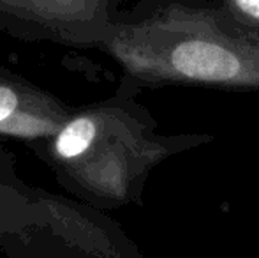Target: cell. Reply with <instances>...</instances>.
<instances>
[{"label": "cell", "instance_id": "1", "mask_svg": "<svg viewBox=\"0 0 259 258\" xmlns=\"http://www.w3.org/2000/svg\"><path fill=\"white\" fill-rule=\"evenodd\" d=\"M136 82L259 94V35L213 0H141L109 39Z\"/></svg>", "mask_w": 259, "mask_h": 258}, {"label": "cell", "instance_id": "2", "mask_svg": "<svg viewBox=\"0 0 259 258\" xmlns=\"http://www.w3.org/2000/svg\"><path fill=\"white\" fill-rule=\"evenodd\" d=\"M99 121L90 115L76 117L58 133L55 149L62 158H78L94 145L99 134Z\"/></svg>", "mask_w": 259, "mask_h": 258}, {"label": "cell", "instance_id": "3", "mask_svg": "<svg viewBox=\"0 0 259 258\" xmlns=\"http://www.w3.org/2000/svg\"><path fill=\"white\" fill-rule=\"evenodd\" d=\"M236 27L259 35V0H213Z\"/></svg>", "mask_w": 259, "mask_h": 258}, {"label": "cell", "instance_id": "4", "mask_svg": "<svg viewBox=\"0 0 259 258\" xmlns=\"http://www.w3.org/2000/svg\"><path fill=\"white\" fill-rule=\"evenodd\" d=\"M16 106L18 96L14 94V90L6 85H0V124L6 122L16 112Z\"/></svg>", "mask_w": 259, "mask_h": 258}]
</instances>
